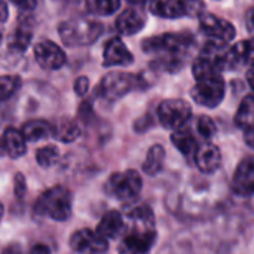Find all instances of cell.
Instances as JSON below:
<instances>
[{
    "mask_svg": "<svg viewBox=\"0 0 254 254\" xmlns=\"http://www.w3.org/2000/svg\"><path fill=\"white\" fill-rule=\"evenodd\" d=\"M125 216L131 222V229L119 244V254H149L156 243L155 216L147 205L128 207Z\"/></svg>",
    "mask_w": 254,
    "mask_h": 254,
    "instance_id": "cell-1",
    "label": "cell"
},
{
    "mask_svg": "<svg viewBox=\"0 0 254 254\" xmlns=\"http://www.w3.org/2000/svg\"><path fill=\"white\" fill-rule=\"evenodd\" d=\"M58 33L67 46H86L94 43L103 33V25L98 21L77 16L63 21L58 25Z\"/></svg>",
    "mask_w": 254,
    "mask_h": 254,
    "instance_id": "cell-2",
    "label": "cell"
},
{
    "mask_svg": "<svg viewBox=\"0 0 254 254\" xmlns=\"http://www.w3.org/2000/svg\"><path fill=\"white\" fill-rule=\"evenodd\" d=\"M34 213L48 216L57 222H65L71 216V195L63 186H54L43 192L36 205Z\"/></svg>",
    "mask_w": 254,
    "mask_h": 254,
    "instance_id": "cell-3",
    "label": "cell"
},
{
    "mask_svg": "<svg viewBox=\"0 0 254 254\" xmlns=\"http://www.w3.org/2000/svg\"><path fill=\"white\" fill-rule=\"evenodd\" d=\"M143 188L141 176L135 170H127L122 173H115L109 177L106 183V192L122 202L134 201Z\"/></svg>",
    "mask_w": 254,
    "mask_h": 254,
    "instance_id": "cell-4",
    "label": "cell"
},
{
    "mask_svg": "<svg viewBox=\"0 0 254 254\" xmlns=\"http://www.w3.org/2000/svg\"><path fill=\"white\" fill-rule=\"evenodd\" d=\"M190 45H192L190 36L176 34V33H165L161 36H153L141 42V48L144 52H149V54L167 52L171 55V58H179V55L183 54L186 49H189Z\"/></svg>",
    "mask_w": 254,
    "mask_h": 254,
    "instance_id": "cell-5",
    "label": "cell"
},
{
    "mask_svg": "<svg viewBox=\"0 0 254 254\" xmlns=\"http://www.w3.org/2000/svg\"><path fill=\"white\" fill-rule=\"evenodd\" d=\"M135 86H137V77L134 74L122 73V71H112L101 79L97 88V92L101 98L107 101H116L125 97Z\"/></svg>",
    "mask_w": 254,
    "mask_h": 254,
    "instance_id": "cell-6",
    "label": "cell"
},
{
    "mask_svg": "<svg viewBox=\"0 0 254 254\" xmlns=\"http://www.w3.org/2000/svg\"><path fill=\"white\" fill-rule=\"evenodd\" d=\"M196 82L198 83L190 91V95L196 104L208 109H214L223 101L226 86L222 76H213Z\"/></svg>",
    "mask_w": 254,
    "mask_h": 254,
    "instance_id": "cell-7",
    "label": "cell"
},
{
    "mask_svg": "<svg viewBox=\"0 0 254 254\" xmlns=\"http://www.w3.org/2000/svg\"><path fill=\"white\" fill-rule=\"evenodd\" d=\"M192 115V109L189 103L180 98H168L164 100L158 106V119L164 128L176 131L185 127Z\"/></svg>",
    "mask_w": 254,
    "mask_h": 254,
    "instance_id": "cell-8",
    "label": "cell"
},
{
    "mask_svg": "<svg viewBox=\"0 0 254 254\" xmlns=\"http://www.w3.org/2000/svg\"><path fill=\"white\" fill-rule=\"evenodd\" d=\"M202 10V0H150V12L161 18L199 16Z\"/></svg>",
    "mask_w": 254,
    "mask_h": 254,
    "instance_id": "cell-9",
    "label": "cell"
},
{
    "mask_svg": "<svg viewBox=\"0 0 254 254\" xmlns=\"http://www.w3.org/2000/svg\"><path fill=\"white\" fill-rule=\"evenodd\" d=\"M199 27H201V31L207 37L216 42H223V43H229L235 37V33H237L232 22L220 16H216L213 13H207V12H202L199 15Z\"/></svg>",
    "mask_w": 254,
    "mask_h": 254,
    "instance_id": "cell-10",
    "label": "cell"
},
{
    "mask_svg": "<svg viewBox=\"0 0 254 254\" xmlns=\"http://www.w3.org/2000/svg\"><path fill=\"white\" fill-rule=\"evenodd\" d=\"M70 247L79 254H104L109 249V240L97 231L80 229L71 235Z\"/></svg>",
    "mask_w": 254,
    "mask_h": 254,
    "instance_id": "cell-11",
    "label": "cell"
},
{
    "mask_svg": "<svg viewBox=\"0 0 254 254\" xmlns=\"http://www.w3.org/2000/svg\"><path fill=\"white\" fill-rule=\"evenodd\" d=\"M34 58L45 70H58L65 64V52L51 40H42L34 45Z\"/></svg>",
    "mask_w": 254,
    "mask_h": 254,
    "instance_id": "cell-12",
    "label": "cell"
},
{
    "mask_svg": "<svg viewBox=\"0 0 254 254\" xmlns=\"http://www.w3.org/2000/svg\"><path fill=\"white\" fill-rule=\"evenodd\" d=\"M232 190L240 196H252L254 195V158H244L234 174L232 179Z\"/></svg>",
    "mask_w": 254,
    "mask_h": 254,
    "instance_id": "cell-13",
    "label": "cell"
},
{
    "mask_svg": "<svg viewBox=\"0 0 254 254\" xmlns=\"http://www.w3.org/2000/svg\"><path fill=\"white\" fill-rule=\"evenodd\" d=\"M195 165L204 174H213L219 170L222 164V153L217 146L213 143H202L198 146L193 155Z\"/></svg>",
    "mask_w": 254,
    "mask_h": 254,
    "instance_id": "cell-14",
    "label": "cell"
},
{
    "mask_svg": "<svg viewBox=\"0 0 254 254\" xmlns=\"http://www.w3.org/2000/svg\"><path fill=\"white\" fill-rule=\"evenodd\" d=\"M134 57L125 46V43L119 37L110 39L103 52V65L104 67H115V65H129L132 64Z\"/></svg>",
    "mask_w": 254,
    "mask_h": 254,
    "instance_id": "cell-15",
    "label": "cell"
},
{
    "mask_svg": "<svg viewBox=\"0 0 254 254\" xmlns=\"http://www.w3.org/2000/svg\"><path fill=\"white\" fill-rule=\"evenodd\" d=\"M33 39V24L28 16H22V19L18 21L16 27L13 28L12 34L7 39V48L12 52L21 54L24 52Z\"/></svg>",
    "mask_w": 254,
    "mask_h": 254,
    "instance_id": "cell-16",
    "label": "cell"
},
{
    "mask_svg": "<svg viewBox=\"0 0 254 254\" xmlns=\"http://www.w3.org/2000/svg\"><path fill=\"white\" fill-rule=\"evenodd\" d=\"M146 16L137 9H125L116 18V30L122 36H132L144 28Z\"/></svg>",
    "mask_w": 254,
    "mask_h": 254,
    "instance_id": "cell-17",
    "label": "cell"
},
{
    "mask_svg": "<svg viewBox=\"0 0 254 254\" xmlns=\"http://www.w3.org/2000/svg\"><path fill=\"white\" fill-rule=\"evenodd\" d=\"M25 143H27V140L24 138L21 131H18L16 128H7L1 137L0 147L7 156L16 159V158H21L22 155H25V152H27Z\"/></svg>",
    "mask_w": 254,
    "mask_h": 254,
    "instance_id": "cell-18",
    "label": "cell"
},
{
    "mask_svg": "<svg viewBox=\"0 0 254 254\" xmlns=\"http://www.w3.org/2000/svg\"><path fill=\"white\" fill-rule=\"evenodd\" d=\"M101 237H104L106 240H113V238H118L121 234H124L125 231V220H124V216L119 213V211H107L97 229H95Z\"/></svg>",
    "mask_w": 254,
    "mask_h": 254,
    "instance_id": "cell-19",
    "label": "cell"
},
{
    "mask_svg": "<svg viewBox=\"0 0 254 254\" xmlns=\"http://www.w3.org/2000/svg\"><path fill=\"white\" fill-rule=\"evenodd\" d=\"M229 63H231V67H237V65L254 67V39L243 40L231 46Z\"/></svg>",
    "mask_w": 254,
    "mask_h": 254,
    "instance_id": "cell-20",
    "label": "cell"
},
{
    "mask_svg": "<svg viewBox=\"0 0 254 254\" xmlns=\"http://www.w3.org/2000/svg\"><path fill=\"white\" fill-rule=\"evenodd\" d=\"M171 141H173V144L180 150V153H183L185 156H188V158H193V155H195V152H196V149H198V143H196V138H195V135L192 134V131L189 129V128H185V127H182V128H179V129H176V131H173V134H171Z\"/></svg>",
    "mask_w": 254,
    "mask_h": 254,
    "instance_id": "cell-21",
    "label": "cell"
},
{
    "mask_svg": "<svg viewBox=\"0 0 254 254\" xmlns=\"http://www.w3.org/2000/svg\"><path fill=\"white\" fill-rule=\"evenodd\" d=\"M21 132L27 141H39L52 137V125L42 119H33L22 125Z\"/></svg>",
    "mask_w": 254,
    "mask_h": 254,
    "instance_id": "cell-22",
    "label": "cell"
},
{
    "mask_svg": "<svg viewBox=\"0 0 254 254\" xmlns=\"http://www.w3.org/2000/svg\"><path fill=\"white\" fill-rule=\"evenodd\" d=\"M79 134H80V128L71 119L61 118L52 125V137L57 138L58 141L71 143L79 137Z\"/></svg>",
    "mask_w": 254,
    "mask_h": 254,
    "instance_id": "cell-23",
    "label": "cell"
},
{
    "mask_svg": "<svg viewBox=\"0 0 254 254\" xmlns=\"http://www.w3.org/2000/svg\"><path fill=\"white\" fill-rule=\"evenodd\" d=\"M235 124L243 131H250L254 128V95H247L235 115Z\"/></svg>",
    "mask_w": 254,
    "mask_h": 254,
    "instance_id": "cell-24",
    "label": "cell"
},
{
    "mask_svg": "<svg viewBox=\"0 0 254 254\" xmlns=\"http://www.w3.org/2000/svg\"><path fill=\"white\" fill-rule=\"evenodd\" d=\"M165 162V149L161 144H153L146 155V159L143 162V171L147 176H156Z\"/></svg>",
    "mask_w": 254,
    "mask_h": 254,
    "instance_id": "cell-25",
    "label": "cell"
},
{
    "mask_svg": "<svg viewBox=\"0 0 254 254\" xmlns=\"http://www.w3.org/2000/svg\"><path fill=\"white\" fill-rule=\"evenodd\" d=\"M85 3L94 15H112L121 7V0H85Z\"/></svg>",
    "mask_w": 254,
    "mask_h": 254,
    "instance_id": "cell-26",
    "label": "cell"
},
{
    "mask_svg": "<svg viewBox=\"0 0 254 254\" xmlns=\"http://www.w3.org/2000/svg\"><path fill=\"white\" fill-rule=\"evenodd\" d=\"M21 88V77L15 74L0 76V101L9 100Z\"/></svg>",
    "mask_w": 254,
    "mask_h": 254,
    "instance_id": "cell-27",
    "label": "cell"
},
{
    "mask_svg": "<svg viewBox=\"0 0 254 254\" xmlns=\"http://www.w3.org/2000/svg\"><path fill=\"white\" fill-rule=\"evenodd\" d=\"M60 159V152L55 146H43L36 152V161L40 167H54Z\"/></svg>",
    "mask_w": 254,
    "mask_h": 254,
    "instance_id": "cell-28",
    "label": "cell"
},
{
    "mask_svg": "<svg viewBox=\"0 0 254 254\" xmlns=\"http://www.w3.org/2000/svg\"><path fill=\"white\" fill-rule=\"evenodd\" d=\"M196 129H198V134L201 137H204L205 140H210L216 135V124L214 121L210 118V116H199L198 122H196Z\"/></svg>",
    "mask_w": 254,
    "mask_h": 254,
    "instance_id": "cell-29",
    "label": "cell"
},
{
    "mask_svg": "<svg viewBox=\"0 0 254 254\" xmlns=\"http://www.w3.org/2000/svg\"><path fill=\"white\" fill-rule=\"evenodd\" d=\"M13 192H15L16 198H19V199L25 196L27 183H25V177L21 173L15 174V177H13Z\"/></svg>",
    "mask_w": 254,
    "mask_h": 254,
    "instance_id": "cell-30",
    "label": "cell"
},
{
    "mask_svg": "<svg viewBox=\"0 0 254 254\" xmlns=\"http://www.w3.org/2000/svg\"><path fill=\"white\" fill-rule=\"evenodd\" d=\"M88 89H89V79L85 77V76L77 77L76 82H74V92H76L79 97H83V95H86Z\"/></svg>",
    "mask_w": 254,
    "mask_h": 254,
    "instance_id": "cell-31",
    "label": "cell"
},
{
    "mask_svg": "<svg viewBox=\"0 0 254 254\" xmlns=\"http://www.w3.org/2000/svg\"><path fill=\"white\" fill-rule=\"evenodd\" d=\"M10 1L22 10H33L37 4V0H10Z\"/></svg>",
    "mask_w": 254,
    "mask_h": 254,
    "instance_id": "cell-32",
    "label": "cell"
},
{
    "mask_svg": "<svg viewBox=\"0 0 254 254\" xmlns=\"http://www.w3.org/2000/svg\"><path fill=\"white\" fill-rule=\"evenodd\" d=\"M28 254H51V249L46 244H36L30 249Z\"/></svg>",
    "mask_w": 254,
    "mask_h": 254,
    "instance_id": "cell-33",
    "label": "cell"
},
{
    "mask_svg": "<svg viewBox=\"0 0 254 254\" xmlns=\"http://www.w3.org/2000/svg\"><path fill=\"white\" fill-rule=\"evenodd\" d=\"M9 16V9L6 0H0V22H4Z\"/></svg>",
    "mask_w": 254,
    "mask_h": 254,
    "instance_id": "cell-34",
    "label": "cell"
},
{
    "mask_svg": "<svg viewBox=\"0 0 254 254\" xmlns=\"http://www.w3.org/2000/svg\"><path fill=\"white\" fill-rule=\"evenodd\" d=\"M0 254H22V250H21V247L18 244H10Z\"/></svg>",
    "mask_w": 254,
    "mask_h": 254,
    "instance_id": "cell-35",
    "label": "cell"
},
{
    "mask_svg": "<svg viewBox=\"0 0 254 254\" xmlns=\"http://www.w3.org/2000/svg\"><path fill=\"white\" fill-rule=\"evenodd\" d=\"M247 28L254 33V7L253 9H250L249 10V13H247Z\"/></svg>",
    "mask_w": 254,
    "mask_h": 254,
    "instance_id": "cell-36",
    "label": "cell"
},
{
    "mask_svg": "<svg viewBox=\"0 0 254 254\" xmlns=\"http://www.w3.org/2000/svg\"><path fill=\"white\" fill-rule=\"evenodd\" d=\"M246 143L254 149V128L250 131H246Z\"/></svg>",
    "mask_w": 254,
    "mask_h": 254,
    "instance_id": "cell-37",
    "label": "cell"
},
{
    "mask_svg": "<svg viewBox=\"0 0 254 254\" xmlns=\"http://www.w3.org/2000/svg\"><path fill=\"white\" fill-rule=\"evenodd\" d=\"M247 80H249V85H250V88H252V89L254 91V67L249 70V73H247Z\"/></svg>",
    "mask_w": 254,
    "mask_h": 254,
    "instance_id": "cell-38",
    "label": "cell"
},
{
    "mask_svg": "<svg viewBox=\"0 0 254 254\" xmlns=\"http://www.w3.org/2000/svg\"><path fill=\"white\" fill-rule=\"evenodd\" d=\"M127 1L131 3V4H144V3H147L150 0H127Z\"/></svg>",
    "mask_w": 254,
    "mask_h": 254,
    "instance_id": "cell-39",
    "label": "cell"
},
{
    "mask_svg": "<svg viewBox=\"0 0 254 254\" xmlns=\"http://www.w3.org/2000/svg\"><path fill=\"white\" fill-rule=\"evenodd\" d=\"M3 213H4V208H3V205H1V202H0V220H1V217H3Z\"/></svg>",
    "mask_w": 254,
    "mask_h": 254,
    "instance_id": "cell-40",
    "label": "cell"
},
{
    "mask_svg": "<svg viewBox=\"0 0 254 254\" xmlns=\"http://www.w3.org/2000/svg\"><path fill=\"white\" fill-rule=\"evenodd\" d=\"M0 42H1V31H0Z\"/></svg>",
    "mask_w": 254,
    "mask_h": 254,
    "instance_id": "cell-41",
    "label": "cell"
}]
</instances>
